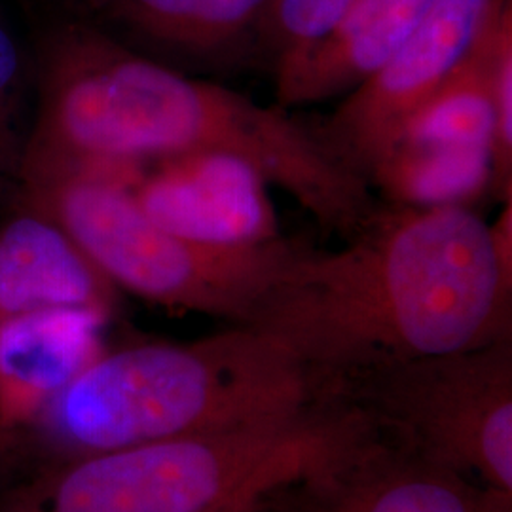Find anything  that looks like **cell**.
I'll use <instances>...</instances> for the list:
<instances>
[{
  "instance_id": "obj_1",
  "label": "cell",
  "mask_w": 512,
  "mask_h": 512,
  "mask_svg": "<svg viewBox=\"0 0 512 512\" xmlns=\"http://www.w3.org/2000/svg\"><path fill=\"white\" fill-rule=\"evenodd\" d=\"M247 327L287 349L315 393L368 368L512 338V200L494 224L471 207L382 205L340 251L308 245Z\"/></svg>"
},
{
  "instance_id": "obj_2",
  "label": "cell",
  "mask_w": 512,
  "mask_h": 512,
  "mask_svg": "<svg viewBox=\"0 0 512 512\" xmlns=\"http://www.w3.org/2000/svg\"><path fill=\"white\" fill-rule=\"evenodd\" d=\"M38 92L27 145L37 164L135 173L181 154H228L342 241L382 207L365 177L285 107L177 73L88 27H65L48 40Z\"/></svg>"
},
{
  "instance_id": "obj_3",
  "label": "cell",
  "mask_w": 512,
  "mask_h": 512,
  "mask_svg": "<svg viewBox=\"0 0 512 512\" xmlns=\"http://www.w3.org/2000/svg\"><path fill=\"white\" fill-rule=\"evenodd\" d=\"M308 372L264 332L103 349L23 431L50 461L84 458L308 414Z\"/></svg>"
},
{
  "instance_id": "obj_4",
  "label": "cell",
  "mask_w": 512,
  "mask_h": 512,
  "mask_svg": "<svg viewBox=\"0 0 512 512\" xmlns=\"http://www.w3.org/2000/svg\"><path fill=\"white\" fill-rule=\"evenodd\" d=\"M351 423L315 406L291 420L61 459L0 497V512H217L304 475Z\"/></svg>"
},
{
  "instance_id": "obj_5",
  "label": "cell",
  "mask_w": 512,
  "mask_h": 512,
  "mask_svg": "<svg viewBox=\"0 0 512 512\" xmlns=\"http://www.w3.org/2000/svg\"><path fill=\"white\" fill-rule=\"evenodd\" d=\"M27 209L54 220L116 289L173 311L247 325L275 279L308 243L279 238L205 245L148 217L118 175L63 169L25 175Z\"/></svg>"
},
{
  "instance_id": "obj_6",
  "label": "cell",
  "mask_w": 512,
  "mask_h": 512,
  "mask_svg": "<svg viewBox=\"0 0 512 512\" xmlns=\"http://www.w3.org/2000/svg\"><path fill=\"white\" fill-rule=\"evenodd\" d=\"M317 401L357 412L416 456L512 497V338L332 380Z\"/></svg>"
},
{
  "instance_id": "obj_7",
  "label": "cell",
  "mask_w": 512,
  "mask_h": 512,
  "mask_svg": "<svg viewBox=\"0 0 512 512\" xmlns=\"http://www.w3.org/2000/svg\"><path fill=\"white\" fill-rule=\"evenodd\" d=\"M512 0H435L418 29L315 129L323 143L368 181L408 118L494 37Z\"/></svg>"
},
{
  "instance_id": "obj_8",
  "label": "cell",
  "mask_w": 512,
  "mask_h": 512,
  "mask_svg": "<svg viewBox=\"0 0 512 512\" xmlns=\"http://www.w3.org/2000/svg\"><path fill=\"white\" fill-rule=\"evenodd\" d=\"M281 490L287 512H512L494 494L374 431L359 414L302 476Z\"/></svg>"
},
{
  "instance_id": "obj_9",
  "label": "cell",
  "mask_w": 512,
  "mask_h": 512,
  "mask_svg": "<svg viewBox=\"0 0 512 512\" xmlns=\"http://www.w3.org/2000/svg\"><path fill=\"white\" fill-rule=\"evenodd\" d=\"M128 186L150 219L196 243L245 247L281 236L268 183L228 154L165 158L139 169Z\"/></svg>"
},
{
  "instance_id": "obj_10",
  "label": "cell",
  "mask_w": 512,
  "mask_h": 512,
  "mask_svg": "<svg viewBox=\"0 0 512 512\" xmlns=\"http://www.w3.org/2000/svg\"><path fill=\"white\" fill-rule=\"evenodd\" d=\"M109 317L42 310L0 323V418L18 433L103 351Z\"/></svg>"
},
{
  "instance_id": "obj_11",
  "label": "cell",
  "mask_w": 512,
  "mask_h": 512,
  "mask_svg": "<svg viewBox=\"0 0 512 512\" xmlns=\"http://www.w3.org/2000/svg\"><path fill=\"white\" fill-rule=\"evenodd\" d=\"M118 289L54 220L25 209L0 228V323L42 310L110 317Z\"/></svg>"
},
{
  "instance_id": "obj_12",
  "label": "cell",
  "mask_w": 512,
  "mask_h": 512,
  "mask_svg": "<svg viewBox=\"0 0 512 512\" xmlns=\"http://www.w3.org/2000/svg\"><path fill=\"white\" fill-rule=\"evenodd\" d=\"M433 4L435 0H353L327 37L275 69L277 105L291 109L355 90L403 48Z\"/></svg>"
},
{
  "instance_id": "obj_13",
  "label": "cell",
  "mask_w": 512,
  "mask_h": 512,
  "mask_svg": "<svg viewBox=\"0 0 512 512\" xmlns=\"http://www.w3.org/2000/svg\"><path fill=\"white\" fill-rule=\"evenodd\" d=\"M274 0H107L112 18L148 44L173 54L230 52L262 31Z\"/></svg>"
},
{
  "instance_id": "obj_14",
  "label": "cell",
  "mask_w": 512,
  "mask_h": 512,
  "mask_svg": "<svg viewBox=\"0 0 512 512\" xmlns=\"http://www.w3.org/2000/svg\"><path fill=\"white\" fill-rule=\"evenodd\" d=\"M389 205L471 207L494 184L490 148L399 141L368 173Z\"/></svg>"
},
{
  "instance_id": "obj_15",
  "label": "cell",
  "mask_w": 512,
  "mask_h": 512,
  "mask_svg": "<svg viewBox=\"0 0 512 512\" xmlns=\"http://www.w3.org/2000/svg\"><path fill=\"white\" fill-rule=\"evenodd\" d=\"M511 16L509 12L494 37L408 118L395 143L458 145L490 148L494 152L497 129L495 50L499 33Z\"/></svg>"
},
{
  "instance_id": "obj_16",
  "label": "cell",
  "mask_w": 512,
  "mask_h": 512,
  "mask_svg": "<svg viewBox=\"0 0 512 512\" xmlns=\"http://www.w3.org/2000/svg\"><path fill=\"white\" fill-rule=\"evenodd\" d=\"M351 4L353 0H274L262 31L272 40L275 69L327 37Z\"/></svg>"
},
{
  "instance_id": "obj_17",
  "label": "cell",
  "mask_w": 512,
  "mask_h": 512,
  "mask_svg": "<svg viewBox=\"0 0 512 512\" xmlns=\"http://www.w3.org/2000/svg\"><path fill=\"white\" fill-rule=\"evenodd\" d=\"M19 54L16 42L0 27V147L8 124V112L16 95L19 74Z\"/></svg>"
},
{
  "instance_id": "obj_18",
  "label": "cell",
  "mask_w": 512,
  "mask_h": 512,
  "mask_svg": "<svg viewBox=\"0 0 512 512\" xmlns=\"http://www.w3.org/2000/svg\"><path fill=\"white\" fill-rule=\"evenodd\" d=\"M21 444L23 439L18 433L10 431L0 418V475H4L14 465V461L21 454Z\"/></svg>"
},
{
  "instance_id": "obj_19",
  "label": "cell",
  "mask_w": 512,
  "mask_h": 512,
  "mask_svg": "<svg viewBox=\"0 0 512 512\" xmlns=\"http://www.w3.org/2000/svg\"><path fill=\"white\" fill-rule=\"evenodd\" d=\"M258 503H260V499H247V501H241V503H236V505H232L228 509H222V511L217 512H255Z\"/></svg>"
},
{
  "instance_id": "obj_20",
  "label": "cell",
  "mask_w": 512,
  "mask_h": 512,
  "mask_svg": "<svg viewBox=\"0 0 512 512\" xmlns=\"http://www.w3.org/2000/svg\"><path fill=\"white\" fill-rule=\"evenodd\" d=\"M99 2H101V4H105V2H107V0H99Z\"/></svg>"
}]
</instances>
